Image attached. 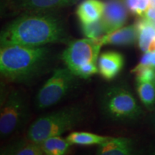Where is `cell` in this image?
Masks as SVG:
<instances>
[{
	"mask_svg": "<svg viewBox=\"0 0 155 155\" xmlns=\"http://www.w3.org/2000/svg\"><path fill=\"white\" fill-rule=\"evenodd\" d=\"M144 17V18L148 19V20L155 22V7L150 6L145 12Z\"/></svg>",
	"mask_w": 155,
	"mask_h": 155,
	"instance_id": "cell-23",
	"label": "cell"
},
{
	"mask_svg": "<svg viewBox=\"0 0 155 155\" xmlns=\"http://www.w3.org/2000/svg\"><path fill=\"white\" fill-rule=\"evenodd\" d=\"M132 141L129 139L110 138L99 144L97 154L101 155H127L132 151Z\"/></svg>",
	"mask_w": 155,
	"mask_h": 155,
	"instance_id": "cell-14",
	"label": "cell"
},
{
	"mask_svg": "<svg viewBox=\"0 0 155 155\" xmlns=\"http://www.w3.org/2000/svg\"><path fill=\"white\" fill-rule=\"evenodd\" d=\"M154 22V25H155V22Z\"/></svg>",
	"mask_w": 155,
	"mask_h": 155,
	"instance_id": "cell-26",
	"label": "cell"
},
{
	"mask_svg": "<svg viewBox=\"0 0 155 155\" xmlns=\"http://www.w3.org/2000/svg\"><path fill=\"white\" fill-rule=\"evenodd\" d=\"M150 1V6H152V7H155V0H149Z\"/></svg>",
	"mask_w": 155,
	"mask_h": 155,
	"instance_id": "cell-25",
	"label": "cell"
},
{
	"mask_svg": "<svg viewBox=\"0 0 155 155\" xmlns=\"http://www.w3.org/2000/svg\"><path fill=\"white\" fill-rule=\"evenodd\" d=\"M3 154L12 155H42L43 151L38 143L27 139L25 141H18L7 147L2 152Z\"/></svg>",
	"mask_w": 155,
	"mask_h": 155,
	"instance_id": "cell-15",
	"label": "cell"
},
{
	"mask_svg": "<svg viewBox=\"0 0 155 155\" xmlns=\"http://www.w3.org/2000/svg\"><path fill=\"white\" fill-rule=\"evenodd\" d=\"M50 58V50L43 46H2L0 50L1 75L9 81L28 82L43 72Z\"/></svg>",
	"mask_w": 155,
	"mask_h": 155,
	"instance_id": "cell-2",
	"label": "cell"
},
{
	"mask_svg": "<svg viewBox=\"0 0 155 155\" xmlns=\"http://www.w3.org/2000/svg\"><path fill=\"white\" fill-rule=\"evenodd\" d=\"M154 69L151 66H147L134 71L137 83L153 82L155 79Z\"/></svg>",
	"mask_w": 155,
	"mask_h": 155,
	"instance_id": "cell-20",
	"label": "cell"
},
{
	"mask_svg": "<svg viewBox=\"0 0 155 155\" xmlns=\"http://www.w3.org/2000/svg\"><path fill=\"white\" fill-rule=\"evenodd\" d=\"M124 64V59L121 53L116 51L104 52L98 58V72L106 80H112L121 71Z\"/></svg>",
	"mask_w": 155,
	"mask_h": 155,
	"instance_id": "cell-9",
	"label": "cell"
},
{
	"mask_svg": "<svg viewBox=\"0 0 155 155\" xmlns=\"http://www.w3.org/2000/svg\"><path fill=\"white\" fill-rule=\"evenodd\" d=\"M28 114L29 106L26 96L17 89L7 93L1 105V138H8L20 130L27 121Z\"/></svg>",
	"mask_w": 155,
	"mask_h": 155,
	"instance_id": "cell-5",
	"label": "cell"
},
{
	"mask_svg": "<svg viewBox=\"0 0 155 155\" xmlns=\"http://www.w3.org/2000/svg\"><path fill=\"white\" fill-rule=\"evenodd\" d=\"M100 106L102 114L112 121L134 120L141 114L133 95L121 86L106 88L101 96Z\"/></svg>",
	"mask_w": 155,
	"mask_h": 155,
	"instance_id": "cell-4",
	"label": "cell"
},
{
	"mask_svg": "<svg viewBox=\"0 0 155 155\" xmlns=\"http://www.w3.org/2000/svg\"><path fill=\"white\" fill-rule=\"evenodd\" d=\"M136 28L138 34V44L141 51L149 52L155 50V25L146 18L140 19Z\"/></svg>",
	"mask_w": 155,
	"mask_h": 155,
	"instance_id": "cell-13",
	"label": "cell"
},
{
	"mask_svg": "<svg viewBox=\"0 0 155 155\" xmlns=\"http://www.w3.org/2000/svg\"><path fill=\"white\" fill-rule=\"evenodd\" d=\"M82 25V30L84 35L88 38L98 39L101 38L102 35L105 33L104 27L101 19L96 22Z\"/></svg>",
	"mask_w": 155,
	"mask_h": 155,
	"instance_id": "cell-19",
	"label": "cell"
},
{
	"mask_svg": "<svg viewBox=\"0 0 155 155\" xmlns=\"http://www.w3.org/2000/svg\"><path fill=\"white\" fill-rule=\"evenodd\" d=\"M138 39V34L136 25H131L121 28L114 32L106 34L99 38L102 45H130Z\"/></svg>",
	"mask_w": 155,
	"mask_h": 155,
	"instance_id": "cell-11",
	"label": "cell"
},
{
	"mask_svg": "<svg viewBox=\"0 0 155 155\" xmlns=\"http://www.w3.org/2000/svg\"><path fill=\"white\" fill-rule=\"evenodd\" d=\"M137 93L141 102L147 107H152L155 104V84L153 82L137 83Z\"/></svg>",
	"mask_w": 155,
	"mask_h": 155,
	"instance_id": "cell-18",
	"label": "cell"
},
{
	"mask_svg": "<svg viewBox=\"0 0 155 155\" xmlns=\"http://www.w3.org/2000/svg\"><path fill=\"white\" fill-rule=\"evenodd\" d=\"M150 52V66L155 68V50Z\"/></svg>",
	"mask_w": 155,
	"mask_h": 155,
	"instance_id": "cell-24",
	"label": "cell"
},
{
	"mask_svg": "<svg viewBox=\"0 0 155 155\" xmlns=\"http://www.w3.org/2000/svg\"><path fill=\"white\" fill-rule=\"evenodd\" d=\"M44 154L63 155L68 151L71 144L60 136L51 137L39 143Z\"/></svg>",
	"mask_w": 155,
	"mask_h": 155,
	"instance_id": "cell-16",
	"label": "cell"
},
{
	"mask_svg": "<svg viewBox=\"0 0 155 155\" xmlns=\"http://www.w3.org/2000/svg\"><path fill=\"white\" fill-rule=\"evenodd\" d=\"M127 19V12L120 0H108L105 4L104 14L101 20L105 34L122 28Z\"/></svg>",
	"mask_w": 155,
	"mask_h": 155,
	"instance_id": "cell-8",
	"label": "cell"
},
{
	"mask_svg": "<svg viewBox=\"0 0 155 155\" xmlns=\"http://www.w3.org/2000/svg\"><path fill=\"white\" fill-rule=\"evenodd\" d=\"M139 0H125L126 5H127L128 9L133 14H136L137 5H138Z\"/></svg>",
	"mask_w": 155,
	"mask_h": 155,
	"instance_id": "cell-22",
	"label": "cell"
},
{
	"mask_svg": "<svg viewBox=\"0 0 155 155\" xmlns=\"http://www.w3.org/2000/svg\"><path fill=\"white\" fill-rule=\"evenodd\" d=\"M76 0H18L16 8L28 12H47L74 3Z\"/></svg>",
	"mask_w": 155,
	"mask_h": 155,
	"instance_id": "cell-10",
	"label": "cell"
},
{
	"mask_svg": "<svg viewBox=\"0 0 155 155\" xmlns=\"http://www.w3.org/2000/svg\"><path fill=\"white\" fill-rule=\"evenodd\" d=\"M98 72V68H97L96 63H90L86 65H83L78 68H77L73 72V73L77 77L81 78H88L91 75L96 74Z\"/></svg>",
	"mask_w": 155,
	"mask_h": 155,
	"instance_id": "cell-21",
	"label": "cell"
},
{
	"mask_svg": "<svg viewBox=\"0 0 155 155\" xmlns=\"http://www.w3.org/2000/svg\"><path fill=\"white\" fill-rule=\"evenodd\" d=\"M109 139L110 137H102L92 133L79 132V131L71 133L66 138L67 141L71 144L84 145V146L94 144L99 145Z\"/></svg>",
	"mask_w": 155,
	"mask_h": 155,
	"instance_id": "cell-17",
	"label": "cell"
},
{
	"mask_svg": "<svg viewBox=\"0 0 155 155\" xmlns=\"http://www.w3.org/2000/svg\"><path fill=\"white\" fill-rule=\"evenodd\" d=\"M102 45L99 38H86L70 42L63 52L61 59L73 73L83 65L96 63Z\"/></svg>",
	"mask_w": 155,
	"mask_h": 155,
	"instance_id": "cell-7",
	"label": "cell"
},
{
	"mask_svg": "<svg viewBox=\"0 0 155 155\" xmlns=\"http://www.w3.org/2000/svg\"><path fill=\"white\" fill-rule=\"evenodd\" d=\"M105 4L100 0H85L78 7L76 15L81 24L96 22L101 18Z\"/></svg>",
	"mask_w": 155,
	"mask_h": 155,
	"instance_id": "cell-12",
	"label": "cell"
},
{
	"mask_svg": "<svg viewBox=\"0 0 155 155\" xmlns=\"http://www.w3.org/2000/svg\"><path fill=\"white\" fill-rule=\"evenodd\" d=\"M76 75L68 68H60L40 89L35 98L36 107L45 109L60 102L72 90Z\"/></svg>",
	"mask_w": 155,
	"mask_h": 155,
	"instance_id": "cell-6",
	"label": "cell"
},
{
	"mask_svg": "<svg viewBox=\"0 0 155 155\" xmlns=\"http://www.w3.org/2000/svg\"><path fill=\"white\" fill-rule=\"evenodd\" d=\"M84 118L83 108L78 106H69L44 115L29 127L27 139L40 143L51 137L60 136L79 124Z\"/></svg>",
	"mask_w": 155,
	"mask_h": 155,
	"instance_id": "cell-3",
	"label": "cell"
},
{
	"mask_svg": "<svg viewBox=\"0 0 155 155\" xmlns=\"http://www.w3.org/2000/svg\"><path fill=\"white\" fill-rule=\"evenodd\" d=\"M68 40L61 19L45 12H35L18 17L3 29L0 36L1 47L15 45L38 47L48 43H65Z\"/></svg>",
	"mask_w": 155,
	"mask_h": 155,
	"instance_id": "cell-1",
	"label": "cell"
}]
</instances>
